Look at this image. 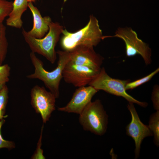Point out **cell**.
<instances>
[{
	"label": "cell",
	"mask_w": 159,
	"mask_h": 159,
	"mask_svg": "<svg viewBox=\"0 0 159 159\" xmlns=\"http://www.w3.org/2000/svg\"><path fill=\"white\" fill-rule=\"evenodd\" d=\"M100 70L76 64L69 61L63 69L62 78L65 82L75 87L85 86L98 75Z\"/></svg>",
	"instance_id": "8"
},
{
	"label": "cell",
	"mask_w": 159,
	"mask_h": 159,
	"mask_svg": "<svg viewBox=\"0 0 159 159\" xmlns=\"http://www.w3.org/2000/svg\"><path fill=\"white\" fill-rule=\"evenodd\" d=\"M80 123L84 130L98 135L106 132L108 116L99 100L90 102L80 114Z\"/></svg>",
	"instance_id": "4"
},
{
	"label": "cell",
	"mask_w": 159,
	"mask_h": 159,
	"mask_svg": "<svg viewBox=\"0 0 159 159\" xmlns=\"http://www.w3.org/2000/svg\"><path fill=\"white\" fill-rule=\"evenodd\" d=\"M159 71V68H158L145 77L132 82H129L126 85L125 87L126 90L133 89L149 81Z\"/></svg>",
	"instance_id": "16"
},
{
	"label": "cell",
	"mask_w": 159,
	"mask_h": 159,
	"mask_svg": "<svg viewBox=\"0 0 159 159\" xmlns=\"http://www.w3.org/2000/svg\"><path fill=\"white\" fill-rule=\"evenodd\" d=\"M13 2L7 0H0V23L3 22L8 16L12 9Z\"/></svg>",
	"instance_id": "18"
},
{
	"label": "cell",
	"mask_w": 159,
	"mask_h": 159,
	"mask_svg": "<svg viewBox=\"0 0 159 159\" xmlns=\"http://www.w3.org/2000/svg\"><path fill=\"white\" fill-rule=\"evenodd\" d=\"M151 100L154 109L156 111L159 110V87L157 85L153 87Z\"/></svg>",
	"instance_id": "21"
},
{
	"label": "cell",
	"mask_w": 159,
	"mask_h": 159,
	"mask_svg": "<svg viewBox=\"0 0 159 159\" xmlns=\"http://www.w3.org/2000/svg\"><path fill=\"white\" fill-rule=\"evenodd\" d=\"M49 26L48 33L41 39L36 38L29 36L24 29L22 34L32 52L42 55L53 64L57 59L55 47L64 28L59 23L52 21Z\"/></svg>",
	"instance_id": "3"
},
{
	"label": "cell",
	"mask_w": 159,
	"mask_h": 159,
	"mask_svg": "<svg viewBox=\"0 0 159 159\" xmlns=\"http://www.w3.org/2000/svg\"><path fill=\"white\" fill-rule=\"evenodd\" d=\"M6 29L3 22L0 23V65L2 64L7 53L8 44Z\"/></svg>",
	"instance_id": "15"
},
{
	"label": "cell",
	"mask_w": 159,
	"mask_h": 159,
	"mask_svg": "<svg viewBox=\"0 0 159 159\" xmlns=\"http://www.w3.org/2000/svg\"><path fill=\"white\" fill-rule=\"evenodd\" d=\"M28 2H35L37 0H27Z\"/></svg>",
	"instance_id": "22"
},
{
	"label": "cell",
	"mask_w": 159,
	"mask_h": 159,
	"mask_svg": "<svg viewBox=\"0 0 159 159\" xmlns=\"http://www.w3.org/2000/svg\"><path fill=\"white\" fill-rule=\"evenodd\" d=\"M56 52L59 57L57 66L50 72L44 69L43 62L36 56L35 53L30 52V57L34 67V71L26 77L29 79H38L42 81L46 87L56 98H58L59 95V86L62 78L63 71L69 60V57L68 51L58 50Z\"/></svg>",
	"instance_id": "1"
},
{
	"label": "cell",
	"mask_w": 159,
	"mask_h": 159,
	"mask_svg": "<svg viewBox=\"0 0 159 159\" xmlns=\"http://www.w3.org/2000/svg\"><path fill=\"white\" fill-rule=\"evenodd\" d=\"M5 122V120L3 119L0 120V149L6 148L9 150H11L15 148V143L13 142L4 140L1 134V128Z\"/></svg>",
	"instance_id": "20"
},
{
	"label": "cell",
	"mask_w": 159,
	"mask_h": 159,
	"mask_svg": "<svg viewBox=\"0 0 159 159\" xmlns=\"http://www.w3.org/2000/svg\"><path fill=\"white\" fill-rule=\"evenodd\" d=\"M127 107L130 113L131 120L126 127V132L127 135L131 137L135 142V158L137 159L139 156L143 140L145 138L152 136L153 134L148 126L141 121L133 103L129 102Z\"/></svg>",
	"instance_id": "9"
},
{
	"label": "cell",
	"mask_w": 159,
	"mask_h": 159,
	"mask_svg": "<svg viewBox=\"0 0 159 159\" xmlns=\"http://www.w3.org/2000/svg\"><path fill=\"white\" fill-rule=\"evenodd\" d=\"M149 127L154 136L153 141L157 147L159 145V110L152 114L149 119Z\"/></svg>",
	"instance_id": "14"
},
{
	"label": "cell",
	"mask_w": 159,
	"mask_h": 159,
	"mask_svg": "<svg viewBox=\"0 0 159 159\" xmlns=\"http://www.w3.org/2000/svg\"><path fill=\"white\" fill-rule=\"evenodd\" d=\"M11 68L7 64L0 65V91L9 80Z\"/></svg>",
	"instance_id": "19"
},
{
	"label": "cell",
	"mask_w": 159,
	"mask_h": 159,
	"mask_svg": "<svg viewBox=\"0 0 159 159\" xmlns=\"http://www.w3.org/2000/svg\"><path fill=\"white\" fill-rule=\"evenodd\" d=\"M9 89L6 85L0 91V120L3 119L8 102Z\"/></svg>",
	"instance_id": "17"
},
{
	"label": "cell",
	"mask_w": 159,
	"mask_h": 159,
	"mask_svg": "<svg viewBox=\"0 0 159 159\" xmlns=\"http://www.w3.org/2000/svg\"><path fill=\"white\" fill-rule=\"evenodd\" d=\"M98 91L91 86L79 87L74 93L69 102L65 106L58 107L59 111L79 114L91 102L93 96Z\"/></svg>",
	"instance_id": "11"
},
{
	"label": "cell",
	"mask_w": 159,
	"mask_h": 159,
	"mask_svg": "<svg viewBox=\"0 0 159 159\" xmlns=\"http://www.w3.org/2000/svg\"><path fill=\"white\" fill-rule=\"evenodd\" d=\"M28 8L32 15L33 25L32 29L27 32V34L36 38H42L48 33L49 24L52 21L51 19L49 16L42 17L39 11L32 2H28Z\"/></svg>",
	"instance_id": "12"
},
{
	"label": "cell",
	"mask_w": 159,
	"mask_h": 159,
	"mask_svg": "<svg viewBox=\"0 0 159 159\" xmlns=\"http://www.w3.org/2000/svg\"><path fill=\"white\" fill-rule=\"evenodd\" d=\"M27 0H14L12 9L6 20L7 26L21 28L23 25L21 16L28 7Z\"/></svg>",
	"instance_id": "13"
},
{
	"label": "cell",
	"mask_w": 159,
	"mask_h": 159,
	"mask_svg": "<svg viewBox=\"0 0 159 159\" xmlns=\"http://www.w3.org/2000/svg\"><path fill=\"white\" fill-rule=\"evenodd\" d=\"M31 97L32 106L37 113L40 115L43 123H46L55 109L56 97L44 87L37 85L31 89Z\"/></svg>",
	"instance_id": "7"
},
{
	"label": "cell",
	"mask_w": 159,
	"mask_h": 159,
	"mask_svg": "<svg viewBox=\"0 0 159 159\" xmlns=\"http://www.w3.org/2000/svg\"><path fill=\"white\" fill-rule=\"evenodd\" d=\"M68 51L69 61L72 63L87 66L95 70H100L104 58L96 53L93 46L79 45Z\"/></svg>",
	"instance_id": "10"
},
{
	"label": "cell",
	"mask_w": 159,
	"mask_h": 159,
	"mask_svg": "<svg viewBox=\"0 0 159 159\" xmlns=\"http://www.w3.org/2000/svg\"><path fill=\"white\" fill-rule=\"evenodd\" d=\"M111 37H117L124 41L127 56L132 57L139 54L142 57L146 64L151 63V49L148 44L138 38L137 34L131 28L120 27L115 35L105 36V38Z\"/></svg>",
	"instance_id": "6"
},
{
	"label": "cell",
	"mask_w": 159,
	"mask_h": 159,
	"mask_svg": "<svg viewBox=\"0 0 159 159\" xmlns=\"http://www.w3.org/2000/svg\"><path fill=\"white\" fill-rule=\"evenodd\" d=\"M130 80H121L110 77L104 67L101 68L98 75L88 85L98 90H103L108 93L123 97L129 102L136 103L145 107L148 104L139 101L126 92L125 87Z\"/></svg>",
	"instance_id": "5"
},
{
	"label": "cell",
	"mask_w": 159,
	"mask_h": 159,
	"mask_svg": "<svg viewBox=\"0 0 159 159\" xmlns=\"http://www.w3.org/2000/svg\"><path fill=\"white\" fill-rule=\"evenodd\" d=\"M60 45L64 50L69 51L81 45L96 46L104 38L100 28L98 21L93 15L90 17L87 24L83 28L74 33L64 29Z\"/></svg>",
	"instance_id": "2"
}]
</instances>
